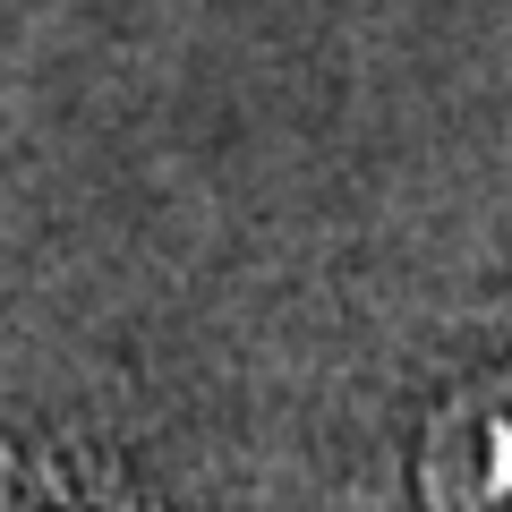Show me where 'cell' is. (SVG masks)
<instances>
[{
	"mask_svg": "<svg viewBox=\"0 0 512 512\" xmlns=\"http://www.w3.org/2000/svg\"><path fill=\"white\" fill-rule=\"evenodd\" d=\"M427 512H512V367L461 384L419 436Z\"/></svg>",
	"mask_w": 512,
	"mask_h": 512,
	"instance_id": "obj_1",
	"label": "cell"
}]
</instances>
